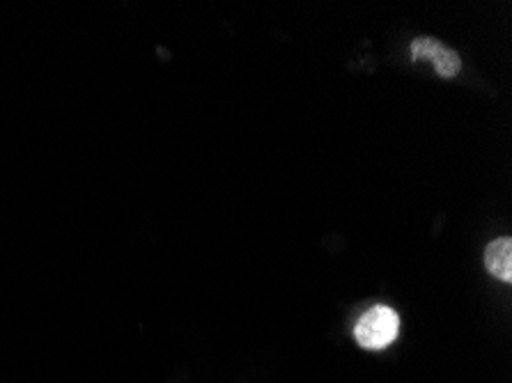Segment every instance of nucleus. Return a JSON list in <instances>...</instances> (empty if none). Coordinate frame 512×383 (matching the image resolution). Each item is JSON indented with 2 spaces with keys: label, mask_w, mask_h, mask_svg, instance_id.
Returning a JSON list of instances; mask_svg holds the SVG:
<instances>
[{
  "label": "nucleus",
  "mask_w": 512,
  "mask_h": 383,
  "mask_svg": "<svg viewBox=\"0 0 512 383\" xmlns=\"http://www.w3.org/2000/svg\"><path fill=\"white\" fill-rule=\"evenodd\" d=\"M400 333L398 312L389 306H375L359 319L354 328V338L366 349H386Z\"/></svg>",
  "instance_id": "1"
},
{
  "label": "nucleus",
  "mask_w": 512,
  "mask_h": 383,
  "mask_svg": "<svg viewBox=\"0 0 512 383\" xmlns=\"http://www.w3.org/2000/svg\"><path fill=\"white\" fill-rule=\"evenodd\" d=\"M485 267L494 278L503 280V283H510L512 280V241H510V237H501L487 246Z\"/></svg>",
  "instance_id": "2"
},
{
  "label": "nucleus",
  "mask_w": 512,
  "mask_h": 383,
  "mask_svg": "<svg viewBox=\"0 0 512 383\" xmlns=\"http://www.w3.org/2000/svg\"><path fill=\"white\" fill-rule=\"evenodd\" d=\"M432 62H434V69H437V74L444 78H453L460 74V69H462L460 56H457L455 51L446 49V46H441V49L437 51V56L432 58Z\"/></svg>",
  "instance_id": "3"
},
{
  "label": "nucleus",
  "mask_w": 512,
  "mask_h": 383,
  "mask_svg": "<svg viewBox=\"0 0 512 383\" xmlns=\"http://www.w3.org/2000/svg\"><path fill=\"white\" fill-rule=\"evenodd\" d=\"M444 44H439L437 39L432 37H418L411 42V58L414 60H421V58H434L437 56V51L441 49Z\"/></svg>",
  "instance_id": "4"
}]
</instances>
